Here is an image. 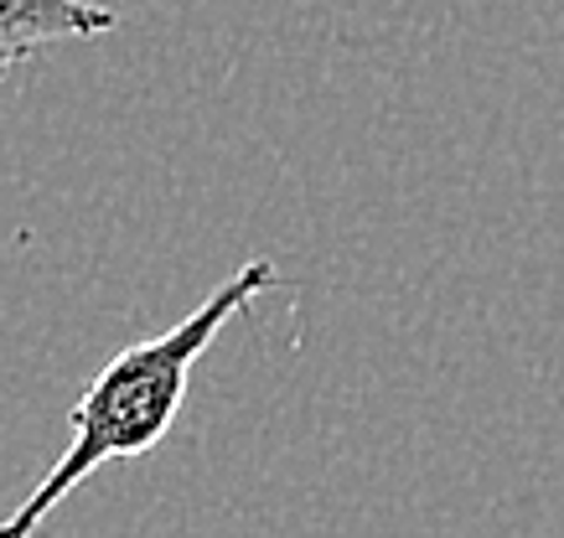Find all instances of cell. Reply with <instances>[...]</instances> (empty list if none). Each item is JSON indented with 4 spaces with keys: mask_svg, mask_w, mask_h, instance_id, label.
Segmentation results:
<instances>
[{
    "mask_svg": "<svg viewBox=\"0 0 564 538\" xmlns=\"http://www.w3.org/2000/svg\"><path fill=\"white\" fill-rule=\"evenodd\" d=\"M274 285H280V270L270 260H249L223 279L197 311L182 316L176 327L115 352L94 373L84 399L73 404L68 451L52 461V471L32 486V497H21L17 513L0 523V538H32L52 518V507L63 503L78 482H88L99 466L151 455L176 425V415H182L187 383L197 373V363H203V352L213 348V337L228 321H239L259 296H270Z\"/></svg>",
    "mask_w": 564,
    "mask_h": 538,
    "instance_id": "obj_1",
    "label": "cell"
},
{
    "mask_svg": "<svg viewBox=\"0 0 564 538\" xmlns=\"http://www.w3.org/2000/svg\"><path fill=\"white\" fill-rule=\"evenodd\" d=\"M115 26H120V11H109L99 0H0V84L42 47L88 42Z\"/></svg>",
    "mask_w": 564,
    "mask_h": 538,
    "instance_id": "obj_2",
    "label": "cell"
}]
</instances>
